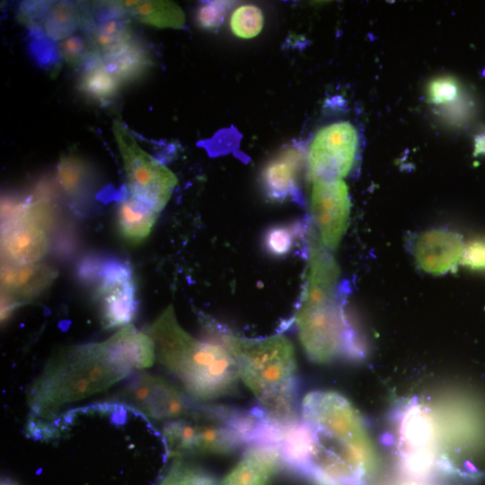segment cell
Returning <instances> with one entry per match:
<instances>
[{
	"mask_svg": "<svg viewBox=\"0 0 485 485\" xmlns=\"http://www.w3.org/2000/svg\"><path fill=\"white\" fill-rule=\"evenodd\" d=\"M101 60L120 84L137 80L152 65L147 47L134 35Z\"/></svg>",
	"mask_w": 485,
	"mask_h": 485,
	"instance_id": "cell-18",
	"label": "cell"
},
{
	"mask_svg": "<svg viewBox=\"0 0 485 485\" xmlns=\"http://www.w3.org/2000/svg\"><path fill=\"white\" fill-rule=\"evenodd\" d=\"M306 227L299 224L276 225L269 227L263 234L264 251L270 256H287L294 248L297 239L306 233Z\"/></svg>",
	"mask_w": 485,
	"mask_h": 485,
	"instance_id": "cell-24",
	"label": "cell"
},
{
	"mask_svg": "<svg viewBox=\"0 0 485 485\" xmlns=\"http://www.w3.org/2000/svg\"><path fill=\"white\" fill-rule=\"evenodd\" d=\"M80 27L78 4L68 1L52 2L44 13L34 34H40L52 40H63Z\"/></svg>",
	"mask_w": 485,
	"mask_h": 485,
	"instance_id": "cell-22",
	"label": "cell"
},
{
	"mask_svg": "<svg viewBox=\"0 0 485 485\" xmlns=\"http://www.w3.org/2000/svg\"><path fill=\"white\" fill-rule=\"evenodd\" d=\"M1 485H16V484L12 482L11 481H2Z\"/></svg>",
	"mask_w": 485,
	"mask_h": 485,
	"instance_id": "cell-33",
	"label": "cell"
},
{
	"mask_svg": "<svg viewBox=\"0 0 485 485\" xmlns=\"http://www.w3.org/2000/svg\"><path fill=\"white\" fill-rule=\"evenodd\" d=\"M485 154V133L477 136L474 140V155Z\"/></svg>",
	"mask_w": 485,
	"mask_h": 485,
	"instance_id": "cell-31",
	"label": "cell"
},
{
	"mask_svg": "<svg viewBox=\"0 0 485 485\" xmlns=\"http://www.w3.org/2000/svg\"><path fill=\"white\" fill-rule=\"evenodd\" d=\"M211 337L220 340L234 357L239 377L259 401V408L278 427H287L300 416L295 350L283 335L260 339L237 336L207 322Z\"/></svg>",
	"mask_w": 485,
	"mask_h": 485,
	"instance_id": "cell-3",
	"label": "cell"
},
{
	"mask_svg": "<svg viewBox=\"0 0 485 485\" xmlns=\"http://www.w3.org/2000/svg\"><path fill=\"white\" fill-rule=\"evenodd\" d=\"M114 4L127 16L156 28L181 29L185 15L181 8L172 1H113Z\"/></svg>",
	"mask_w": 485,
	"mask_h": 485,
	"instance_id": "cell-19",
	"label": "cell"
},
{
	"mask_svg": "<svg viewBox=\"0 0 485 485\" xmlns=\"http://www.w3.org/2000/svg\"><path fill=\"white\" fill-rule=\"evenodd\" d=\"M358 147V131L350 121H333L320 128L309 145L306 155L310 179H342L347 176L357 160Z\"/></svg>",
	"mask_w": 485,
	"mask_h": 485,
	"instance_id": "cell-10",
	"label": "cell"
},
{
	"mask_svg": "<svg viewBox=\"0 0 485 485\" xmlns=\"http://www.w3.org/2000/svg\"><path fill=\"white\" fill-rule=\"evenodd\" d=\"M146 332L158 361L182 384L189 395L211 401L232 392L239 374L234 357L217 339L198 340L179 324L169 305Z\"/></svg>",
	"mask_w": 485,
	"mask_h": 485,
	"instance_id": "cell-4",
	"label": "cell"
},
{
	"mask_svg": "<svg viewBox=\"0 0 485 485\" xmlns=\"http://www.w3.org/2000/svg\"><path fill=\"white\" fill-rule=\"evenodd\" d=\"M158 213L131 197L126 195L119 200L117 210L119 232L128 242L139 243L151 233Z\"/></svg>",
	"mask_w": 485,
	"mask_h": 485,
	"instance_id": "cell-21",
	"label": "cell"
},
{
	"mask_svg": "<svg viewBox=\"0 0 485 485\" xmlns=\"http://www.w3.org/2000/svg\"><path fill=\"white\" fill-rule=\"evenodd\" d=\"M269 428V421L259 407L196 404L188 415L165 422L162 440L170 457L222 454L263 442Z\"/></svg>",
	"mask_w": 485,
	"mask_h": 485,
	"instance_id": "cell-5",
	"label": "cell"
},
{
	"mask_svg": "<svg viewBox=\"0 0 485 485\" xmlns=\"http://www.w3.org/2000/svg\"><path fill=\"white\" fill-rule=\"evenodd\" d=\"M462 262L473 269H485V241H473L463 251Z\"/></svg>",
	"mask_w": 485,
	"mask_h": 485,
	"instance_id": "cell-30",
	"label": "cell"
},
{
	"mask_svg": "<svg viewBox=\"0 0 485 485\" xmlns=\"http://www.w3.org/2000/svg\"><path fill=\"white\" fill-rule=\"evenodd\" d=\"M159 485H219V483L206 470L177 461L164 474Z\"/></svg>",
	"mask_w": 485,
	"mask_h": 485,
	"instance_id": "cell-26",
	"label": "cell"
},
{
	"mask_svg": "<svg viewBox=\"0 0 485 485\" xmlns=\"http://www.w3.org/2000/svg\"><path fill=\"white\" fill-rule=\"evenodd\" d=\"M345 297L342 287L302 292L292 320L313 362L358 361L366 357L365 341L345 310Z\"/></svg>",
	"mask_w": 485,
	"mask_h": 485,
	"instance_id": "cell-6",
	"label": "cell"
},
{
	"mask_svg": "<svg viewBox=\"0 0 485 485\" xmlns=\"http://www.w3.org/2000/svg\"><path fill=\"white\" fill-rule=\"evenodd\" d=\"M282 464V456L276 444L255 443L248 446L219 485H270Z\"/></svg>",
	"mask_w": 485,
	"mask_h": 485,
	"instance_id": "cell-15",
	"label": "cell"
},
{
	"mask_svg": "<svg viewBox=\"0 0 485 485\" xmlns=\"http://www.w3.org/2000/svg\"><path fill=\"white\" fill-rule=\"evenodd\" d=\"M4 260L13 265L39 262L50 247L48 234L30 224L16 221L2 226Z\"/></svg>",
	"mask_w": 485,
	"mask_h": 485,
	"instance_id": "cell-16",
	"label": "cell"
},
{
	"mask_svg": "<svg viewBox=\"0 0 485 485\" xmlns=\"http://www.w3.org/2000/svg\"><path fill=\"white\" fill-rule=\"evenodd\" d=\"M276 445L283 463L313 485H366L378 465L363 417L332 391L307 393L299 419L279 428Z\"/></svg>",
	"mask_w": 485,
	"mask_h": 485,
	"instance_id": "cell-1",
	"label": "cell"
},
{
	"mask_svg": "<svg viewBox=\"0 0 485 485\" xmlns=\"http://www.w3.org/2000/svg\"><path fill=\"white\" fill-rule=\"evenodd\" d=\"M415 258L426 272L441 275L454 269L462 260L461 236L446 229H431L419 235L415 243Z\"/></svg>",
	"mask_w": 485,
	"mask_h": 485,
	"instance_id": "cell-14",
	"label": "cell"
},
{
	"mask_svg": "<svg viewBox=\"0 0 485 485\" xmlns=\"http://www.w3.org/2000/svg\"><path fill=\"white\" fill-rule=\"evenodd\" d=\"M127 180V192L160 213L170 200L178 181L162 162L142 149L119 120L112 123Z\"/></svg>",
	"mask_w": 485,
	"mask_h": 485,
	"instance_id": "cell-9",
	"label": "cell"
},
{
	"mask_svg": "<svg viewBox=\"0 0 485 485\" xmlns=\"http://www.w3.org/2000/svg\"><path fill=\"white\" fill-rule=\"evenodd\" d=\"M459 94V84L451 76H439L432 79L427 88L428 101L436 105L454 101Z\"/></svg>",
	"mask_w": 485,
	"mask_h": 485,
	"instance_id": "cell-29",
	"label": "cell"
},
{
	"mask_svg": "<svg viewBox=\"0 0 485 485\" xmlns=\"http://www.w3.org/2000/svg\"><path fill=\"white\" fill-rule=\"evenodd\" d=\"M90 163L76 155L62 156L57 166V183L61 193L73 204L88 199L93 184Z\"/></svg>",
	"mask_w": 485,
	"mask_h": 485,
	"instance_id": "cell-20",
	"label": "cell"
},
{
	"mask_svg": "<svg viewBox=\"0 0 485 485\" xmlns=\"http://www.w3.org/2000/svg\"><path fill=\"white\" fill-rule=\"evenodd\" d=\"M57 275L54 268L40 262L26 265L4 263L1 270V291L11 295L22 304L46 291Z\"/></svg>",
	"mask_w": 485,
	"mask_h": 485,
	"instance_id": "cell-17",
	"label": "cell"
},
{
	"mask_svg": "<svg viewBox=\"0 0 485 485\" xmlns=\"http://www.w3.org/2000/svg\"><path fill=\"white\" fill-rule=\"evenodd\" d=\"M119 85V82L106 68L100 57L82 69L78 82V89L85 96L101 103L110 101L117 94Z\"/></svg>",
	"mask_w": 485,
	"mask_h": 485,
	"instance_id": "cell-23",
	"label": "cell"
},
{
	"mask_svg": "<svg viewBox=\"0 0 485 485\" xmlns=\"http://www.w3.org/2000/svg\"><path fill=\"white\" fill-rule=\"evenodd\" d=\"M148 348L132 326L100 343L72 346L57 352L31 392L33 413L46 416L68 403L112 386L136 369H144Z\"/></svg>",
	"mask_w": 485,
	"mask_h": 485,
	"instance_id": "cell-2",
	"label": "cell"
},
{
	"mask_svg": "<svg viewBox=\"0 0 485 485\" xmlns=\"http://www.w3.org/2000/svg\"><path fill=\"white\" fill-rule=\"evenodd\" d=\"M264 17L260 8L246 4L235 8L230 17L232 32L240 39L249 40L256 37L262 30Z\"/></svg>",
	"mask_w": 485,
	"mask_h": 485,
	"instance_id": "cell-25",
	"label": "cell"
},
{
	"mask_svg": "<svg viewBox=\"0 0 485 485\" xmlns=\"http://www.w3.org/2000/svg\"><path fill=\"white\" fill-rule=\"evenodd\" d=\"M58 46L61 57L73 66L84 68L98 56L92 50L88 40H86L78 35H72L61 40Z\"/></svg>",
	"mask_w": 485,
	"mask_h": 485,
	"instance_id": "cell-27",
	"label": "cell"
},
{
	"mask_svg": "<svg viewBox=\"0 0 485 485\" xmlns=\"http://www.w3.org/2000/svg\"><path fill=\"white\" fill-rule=\"evenodd\" d=\"M304 163V151L294 146L286 147L270 158L260 175L265 197L274 202L300 200V179Z\"/></svg>",
	"mask_w": 485,
	"mask_h": 485,
	"instance_id": "cell-13",
	"label": "cell"
},
{
	"mask_svg": "<svg viewBox=\"0 0 485 485\" xmlns=\"http://www.w3.org/2000/svg\"><path fill=\"white\" fill-rule=\"evenodd\" d=\"M119 397L142 415L166 422L188 415L197 404L167 380L145 372L134 375Z\"/></svg>",
	"mask_w": 485,
	"mask_h": 485,
	"instance_id": "cell-11",
	"label": "cell"
},
{
	"mask_svg": "<svg viewBox=\"0 0 485 485\" xmlns=\"http://www.w3.org/2000/svg\"><path fill=\"white\" fill-rule=\"evenodd\" d=\"M233 2L207 1L199 4L195 13L197 25L206 31L218 29L230 10Z\"/></svg>",
	"mask_w": 485,
	"mask_h": 485,
	"instance_id": "cell-28",
	"label": "cell"
},
{
	"mask_svg": "<svg viewBox=\"0 0 485 485\" xmlns=\"http://www.w3.org/2000/svg\"><path fill=\"white\" fill-rule=\"evenodd\" d=\"M76 276L91 289L104 328L130 324L137 302L132 269L126 261L107 256H85L76 267Z\"/></svg>",
	"mask_w": 485,
	"mask_h": 485,
	"instance_id": "cell-7",
	"label": "cell"
},
{
	"mask_svg": "<svg viewBox=\"0 0 485 485\" xmlns=\"http://www.w3.org/2000/svg\"><path fill=\"white\" fill-rule=\"evenodd\" d=\"M401 485H425L423 484L421 481H410L408 482H405Z\"/></svg>",
	"mask_w": 485,
	"mask_h": 485,
	"instance_id": "cell-32",
	"label": "cell"
},
{
	"mask_svg": "<svg viewBox=\"0 0 485 485\" xmlns=\"http://www.w3.org/2000/svg\"><path fill=\"white\" fill-rule=\"evenodd\" d=\"M395 443L401 472L421 481L439 468V447L431 407L412 400L403 404L394 419Z\"/></svg>",
	"mask_w": 485,
	"mask_h": 485,
	"instance_id": "cell-8",
	"label": "cell"
},
{
	"mask_svg": "<svg viewBox=\"0 0 485 485\" xmlns=\"http://www.w3.org/2000/svg\"><path fill=\"white\" fill-rule=\"evenodd\" d=\"M311 211L325 248L334 250L347 229L350 213L348 190L342 179L313 180Z\"/></svg>",
	"mask_w": 485,
	"mask_h": 485,
	"instance_id": "cell-12",
	"label": "cell"
}]
</instances>
